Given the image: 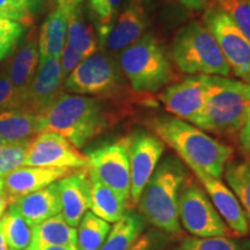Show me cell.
Masks as SVG:
<instances>
[{
	"instance_id": "cell-1",
	"label": "cell",
	"mask_w": 250,
	"mask_h": 250,
	"mask_svg": "<svg viewBox=\"0 0 250 250\" xmlns=\"http://www.w3.org/2000/svg\"><path fill=\"white\" fill-rule=\"evenodd\" d=\"M153 129L192 171L221 179L225 167L232 158V147L212 138L195 125L174 116L155 118Z\"/></svg>"
},
{
	"instance_id": "cell-2",
	"label": "cell",
	"mask_w": 250,
	"mask_h": 250,
	"mask_svg": "<svg viewBox=\"0 0 250 250\" xmlns=\"http://www.w3.org/2000/svg\"><path fill=\"white\" fill-rule=\"evenodd\" d=\"M41 116L44 131L62 134L77 148L105 132L111 121L99 99L66 93H62Z\"/></svg>"
},
{
	"instance_id": "cell-3",
	"label": "cell",
	"mask_w": 250,
	"mask_h": 250,
	"mask_svg": "<svg viewBox=\"0 0 250 250\" xmlns=\"http://www.w3.org/2000/svg\"><path fill=\"white\" fill-rule=\"evenodd\" d=\"M188 174L180 159L168 155L160 160L137 202L146 223L164 233L181 232L179 198Z\"/></svg>"
},
{
	"instance_id": "cell-4",
	"label": "cell",
	"mask_w": 250,
	"mask_h": 250,
	"mask_svg": "<svg viewBox=\"0 0 250 250\" xmlns=\"http://www.w3.org/2000/svg\"><path fill=\"white\" fill-rule=\"evenodd\" d=\"M203 131L233 137L240 133L250 111V83L220 76H205Z\"/></svg>"
},
{
	"instance_id": "cell-5",
	"label": "cell",
	"mask_w": 250,
	"mask_h": 250,
	"mask_svg": "<svg viewBox=\"0 0 250 250\" xmlns=\"http://www.w3.org/2000/svg\"><path fill=\"white\" fill-rule=\"evenodd\" d=\"M118 67L140 93L158 92L174 77L169 56L151 33L120 52Z\"/></svg>"
},
{
	"instance_id": "cell-6",
	"label": "cell",
	"mask_w": 250,
	"mask_h": 250,
	"mask_svg": "<svg viewBox=\"0 0 250 250\" xmlns=\"http://www.w3.org/2000/svg\"><path fill=\"white\" fill-rule=\"evenodd\" d=\"M173 59L184 73L220 77L230 73L217 40L198 21H191L177 31L173 42Z\"/></svg>"
},
{
	"instance_id": "cell-7",
	"label": "cell",
	"mask_w": 250,
	"mask_h": 250,
	"mask_svg": "<svg viewBox=\"0 0 250 250\" xmlns=\"http://www.w3.org/2000/svg\"><path fill=\"white\" fill-rule=\"evenodd\" d=\"M180 224L196 237L228 236L229 228L206 195L196 176L187 175L179 198Z\"/></svg>"
},
{
	"instance_id": "cell-8",
	"label": "cell",
	"mask_w": 250,
	"mask_h": 250,
	"mask_svg": "<svg viewBox=\"0 0 250 250\" xmlns=\"http://www.w3.org/2000/svg\"><path fill=\"white\" fill-rule=\"evenodd\" d=\"M129 137L103 144L87 153L89 174L110 188L124 203L130 201Z\"/></svg>"
},
{
	"instance_id": "cell-9",
	"label": "cell",
	"mask_w": 250,
	"mask_h": 250,
	"mask_svg": "<svg viewBox=\"0 0 250 250\" xmlns=\"http://www.w3.org/2000/svg\"><path fill=\"white\" fill-rule=\"evenodd\" d=\"M203 22L217 40L230 71L250 83V40L226 13L211 6L206 7Z\"/></svg>"
},
{
	"instance_id": "cell-10",
	"label": "cell",
	"mask_w": 250,
	"mask_h": 250,
	"mask_svg": "<svg viewBox=\"0 0 250 250\" xmlns=\"http://www.w3.org/2000/svg\"><path fill=\"white\" fill-rule=\"evenodd\" d=\"M121 83L118 65L110 56L94 54L83 59L64 81V89L77 95L107 96Z\"/></svg>"
},
{
	"instance_id": "cell-11",
	"label": "cell",
	"mask_w": 250,
	"mask_h": 250,
	"mask_svg": "<svg viewBox=\"0 0 250 250\" xmlns=\"http://www.w3.org/2000/svg\"><path fill=\"white\" fill-rule=\"evenodd\" d=\"M23 166L81 169L87 168L88 159L64 136L43 131L29 140Z\"/></svg>"
},
{
	"instance_id": "cell-12",
	"label": "cell",
	"mask_w": 250,
	"mask_h": 250,
	"mask_svg": "<svg viewBox=\"0 0 250 250\" xmlns=\"http://www.w3.org/2000/svg\"><path fill=\"white\" fill-rule=\"evenodd\" d=\"M130 201L137 204L165 152V143L147 131H136L129 137Z\"/></svg>"
},
{
	"instance_id": "cell-13",
	"label": "cell",
	"mask_w": 250,
	"mask_h": 250,
	"mask_svg": "<svg viewBox=\"0 0 250 250\" xmlns=\"http://www.w3.org/2000/svg\"><path fill=\"white\" fill-rule=\"evenodd\" d=\"M64 78L59 58H40L35 77L19 103V110L42 115L62 94Z\"/></svg>"
},
{
	"instance_id": "cell-14",
	"label": "cell",
	"mask_w": 250,
	"mask_h": 250,
	"mask_svg": "<svg viewBox=\"0 0 250 250\" xmlns=\"http://www.w3.org/2000/svg\"><path fill=\"white\" fill-rule=\"evenodd\" d=\"M159 99L174 117L201 127L205 103L204 74H195L166 87Z\"/></svg>"
},
{
	"instance_id": "cell-15",
	"label": "cell",
	"mask_w": 250,
	"mask_h": 250,
	"mask_svg": "<svg viewBox=\"0 0 250 250\" xmlns=\"http://www.w3.org/2000/svg\"><path fill=\"white\" fill-rule=\"evenodd\" d=\"M193 175L206 190L208 198L228 228L236 235H247L249 232L248 221L242 206L232 189L226 186L221 179H215L201 171H193Z\"/></svg>"
},
{
	"instance_id": "cell-16",
	"label": "cell",
	"mask_w": 250,
	"mask_h": 250,
	"mask_svg": "<svg viewBox=\"0 0 250 250\" xmlns=\"http://www.w3.org/2000/svg\"><path fill=\"white\" fill-rule=\"evenodd\" d=\"M62 215L72 227H78L90 208V180L87 168L76 169L58 181Z\"/></svg>"
},
{
	"instance_id": "cell-17",
	"label": "cell",
	"mask_w": 250,
	"mask_h": 250,
	"mask_svg": "<svg viewBox=\"0 0 250 250\" xmlns=\"http://www.w3.org/2000/svg\"><path fill=\"white\" fill-rule=\"evenodd\" d=\"M73 170L76 169L22 166L4 177V191L12 205L21 197L57 182Z\"/></svg>"
},
{
	"instance_id": "cell-18",
	"label": "cell",
	"mask_w": 250,
	"mask_h": 250,
	"mask_svg": "<svg viewBox=\"0 0 250 250\" xmlns=\"http://www.w3.org/2000/svg\"><path fill=\"white\" fill-rule=\"evenodd\" d=\"M147 26V12L137 6L126 5L118 14L102 48L111 54L123 51L145 35Z\"/></svg>"
},
{
	"instance_id": "cell-19",
	"label": "cell",
	"mask_w": 250,
	"mask_h": 250,
	"mask_svg": "<svg viewBox=\"0 0 250 250\" xmlns=\"http://www.w3.org/2000/svg\"><path fill=\"white\" fill-rule=\"evenodd\" d=\"M57 182L21 197L12 204L31 227L36 226L54 215L62 213L61 197H59Z\"/></svg>"
},
{
	"instance_id": "cell-20",
	"label": "cell",
	"mask_w": 250,
	"mask_h": 250,
	"mask_svg": "<svg viewBox=\"0 0 250 250\" xmlns=\"http://www.w3.org/2000/svg\"><path fill=\"white\" fill-rule=\"evenodd\" d=\"M39 65V45L34 39L28 40L9 59L7 77L11 80L15 94H17L18 108L21 98L35 77Z\"/></svg>"
},
{
	"instance_id": "cell-21",
	"label": "cell",
	"mask_w": 250,
	"mask_h": 250,
	"mask_svg": "<svg viewBox=\"0 0 250 250\" xmlns=\"http://www.w3.org/2000/svg\"><path fill=\"white\" fill-rule=\"evenodd\" d=\"M33 236L28 250H40L46 247L77 246V229L65 221L62 213L33 226Z\"/></svg>"
},
{
	"instance_id": "cell-22",
	"label": "cell",
	"mask_w": 250,
	"mask_h": 250,
	"mask_svg": "<svg viewBox=\"0 0 250 250\" xmlns=\"http://www.w3.org/2000/svg\"><path fill=\"white\" fill-rule=\"evenodd\" d=\"M43 131L44 127L41 115L19 109L0 112V139L6 143L31 139Z\"/></svg>"
},
{
	"instance_id": "cell-23",
	"label": "cell",
	"mask_w": 250,
	"mask_h": 250,
	"mask_svg": "<svg viewBox=\"0 0 250 250\" xmlns=\"http://www.w3.org/2000/svg\"><path fill=\"white\" fill-rule=\"evenodd\" d=\"M68 14L55 8L41 28L39 39L40 58H59L66 43Z\"/></svg>"
},
{
	"instance_id": "cell-24",
	"label": "cell",
	"mask_w": 250,
	"mask_h": 250,
	"mask_svg": "<svg viewBox=\"0 0 250 250\" xmlns=\"http://www.w3.org/2000/svg\"><path fill=\"white\" fill-rule=\"evenodd\" d=\"M146 224L138 212L125 211L123 217L111 227L99 250H129L146 229Z\"/></svg>"
},
{
	"instance_id": "cell-25",
	"label": "cell",
	"mask_w": 250,
	"mask_h": 250,
	"mask_svg": "<svg viewBox=\"0 0 250 250\" xmlns=\"http://www.w3.org/2000/svg\"><path fill=\"white\" fill-rule=\"evenodd\" d=\"M89 174V171H88ZM90 180V208L89 210L107 223L115 224L125 213L126 203L121 199L114 190L103 184L89 174Z\"/></svg>"
},
{
	"instance_id": "cell-26",
	"label": "cell",
	"mask_w": 250,
	"mask_h": 250,
	"mask_svg": "<svg viewBox=\"0 0 250 250\" xmlns=\"http://www.w3.org/2000/svg\"><path fill=\"white\" fill-rule=\"evenodd\" d=\"M67 43L85 59L96 54L99 49L95 29L81 6L68 14Z\"/></svg>"
},
{
	"instance_id": "cell-27",
	"label": "cell",
	"mask_w": 250,
	"mask_h": 250,
	"mask_svg": "<svg viewBox=\"0 0 250 250\" xmlns=\"http://www.w3.org/2000/svg\"><path fill=\"white\" fill-rule=\"evenodd\" d=\"M0 227L4 234L8 250L29 249L33 228L12 205L0 219Z\"/></svg>"
},
{
	"instance_id": "cell-28",
	"label": "cell",
	"mask_w": 250,
	"mask_h": 250,
	"mask_svg": "<svg viewBox=\"0 0 250 250\" xmlns=\"http://www.w3.org/2000/svg\"><path fill=\"white\" fill-rule=\"evenodd\" d=\"M121 6L122 0H87V15L101 46L121 13Z\"/></svg>"
},
{
	"instance_id": "cell-29",
	"label": "cell",
	"mask_w": 250,
	"mask_h": 250,
	"mask_svg": "<svg viewBox=\"0 0 250 250\" xmlns=\"http://www.w3.org/2000/svg\"><path fill=\"white\" fill-rule=\"evenodd\" d=\"M225 180L239 199L250 229V161H230L224 170Z\"/></svg>"
},
{
	"instance_id": "cell-30",
	"label": "cell",
	"mask_w": 250,
	"mask_h": 250,
	"mask_svg": "<svg viewBox=\"0 0 250 250\" xmlns=\"http://www.w3.org/2000/svg\"><path fill=\"white\" fill-rule=\"evenodd\" d=\"M111 226L92 211H87L78 225L77 246L79 250H99L107 239Z\"/></svg>"
},
{
	"instance_id": "cell-31",
	"label": "cell",
	"mask_w": 250,
	"mask_h": 250,
	"mask_svg": "<svg viewBox=\"0 0 250 250\" xmlns=\"http://www.w3.org/2000/svg\"><path fill=\"white\" fill-rule=\"evenodd\" d=\"M208 6L226 13L250 40V4L248 0H211Z\"/></svg>"
},
{
	"instance_id": "cell-32",
	"label": "cell",
	"mask_w": 250,
	"mask_h": 250,
	"mask_svg": "<svg viewBox=\"0 0 250 250\" xmlns=\"http://www.w3.org/2000/svg\"><path fill=\"white\" fill-rule=\"evenodd\" d=\"M43 0H0V17L28 26Z\"/></svg>"
},
{
	"instance_id": "cell-33",
	"label": "cell",
	"mask_w": 250,
	"mask_h": 250,
	"mask_svg": "<svg viewBox=\"0 0 250 250\" xmlns=\"http://www.w3.org/2000/svg\"><path fill=\"white\" fill-rule=\"evenodd\" d=\"M30 139L6 143L0 146V176L4 179L12 171L22 167Z\"/></svg>"
},
{
	"instance_id": "cell-34",
	"label": "cell",
	"mask_w": 250,
	"mask_h": 250,
	"mask_svg": "<svg viewBox=\"0 0 250 250\" xmlns=\"http://www.w3.org/2000/svg\"><path fill=\"white\" fill-rule=\"evenodd\" d=\"M23 30L24 24L0 17V61L14 51Z\"/></svg>"
},
{
	"instance_id": "cell-35",
	"label": "cell",
	"mask_w": 250,
	"mask_h": 250,
	"mask_svg": "<svg viewBox=\"0 0 250 250\" xmlns=\"http://www.w3.org/2000/svg\"><path fill=\"white\" fill-rule=\"evenodd\" d=\"M181 247L184 250H242L241 247L227 236L214 237H186Z\"/></svg>"
},
{
	"instance_id": "cell-36",
	"label": "cell",
	"mask_w": 250,
	"mask_h": 250,
	"mask_svg": "<svg viewBox=\"0 0 250 250\" xmlns=\"http://www.w3.org/2000/svg\"><path fill=\"white\" fill-rule=\"evenodd\" d=\"M168 241L169 237L165 233L148 230L143 233L129 250H165Z\"/></svg>"
},
{
	"instance_id": "cell-37",
	"label": "cell",
	"mask_w": 250,
	"mask_h": 250,
	"mask_svg": "<svg viewBox=\"0 0 250 250\" xmlns=\"http://www.w3.org/2000/svg\"><path fill=\"white\" fill-rule=\"evenodd\" d=\"M18 109L15 90L7 74H0V112Z\"/></svg>"
},
{
	"instance_id": "cell-38",
	"label": "cell",
	"mask_w": 250,
	"mask_h": 250,
	"mask_svg": "<svg viewBox=\"0 0 250 250\" xmlns=\"http://www.w3.org/2000/svg\"><path fill=\"white\" fill-rule=\"evenodd\" d=\"M83 56L79 52L76 51L72 46L66 42L62 49L61 57H59V62H61V70L62 76L64 80L70 76V74L78 67V65L83 61Z\"/></svg>"
},
{
	"instance_id": "cell-39",
	"label": "cell",
	"mask_w": 250,
	"mask_h": 250,
	"mask_svg": "<svg viewBox=\"0 0 250 250\" xmlns=\"http://www.w3.org/2000/svg\"><path fill=\"white\" fill-rule=\"evenodd\" d=\"M239 143L243 154L247 156V160L250 161V111L245 125L239 133Z\"/></svg>"
},
{
	"instance_id": "cell-40",
	"label": "cell",
	"mask_w": 250,
	"mask_h": 250,
	"mask_svg": "<svg viewBox=\"0 0 250 250\" xmlns=\"http://www.w3.org/2000/svg\"><path fill=\"white\" fill-rule=\"evenodd\" d=\"M56 2H57V7L64 11L66 14H70L72 11L81 6L83 0H56Z\"/></svg>"
},
{
	"instance_id": "cell-41",
	"label": "cell",
	"mask_w": 250,
	"mask_h": 250,
	"mask_svg": "<svg viewBox=\"0 0 250 250\" xmlns=\"http://www.w3.org/2000/svg\"><path fill=\"white\" fill-rule=\"evenodd\" d=\"M179 1L187 8L193 11H202L208 6V0H179Z\"/></svg>"
},
{
	"instance_id": "cell-42",
	"label": "cell",
	"mask_w": 250,
	"mask_h": 250,
	"mask_svg": "<svg viewBox=\"0 0 250 250\" xmlns=\"http://www.w3.org/2000/svg\"><path fill=\"white\" fill-rule=\"evenodd\" d=\"M154 2L155 0H126V5L137 6V7L145 9L146 12H147L148 9H151V7H153Z\"/></svg>"
},
{
	"instance_id": "cell-43",
	"label": "cell",
	"mask_w": 250,
	"mask_h": 250,
	"mask_svg": "<svg viewBox=\"0 0 250 250\" xmlns=\"http://www.w3.org/2000/svg\"><path fill=\"white\" fill-rule=\"evenodd\" d=\"M9 205L11 204H9V199L7 195H6L4 190H1V191H0V219H1L2 215L5 214V212L7 211Z\"/></svg>"
},
{
	"instance_id": "cell-44",
	"label": "cell",
	"mask_w": 250,
	"mask_h": 250,
	"mask_svg": "<svg viewBox=\"0 0 250 250\" xmlns=\"http://www.w3.org/2000/svg\"><path fill=\"white\" fill-rule=\"evenodd\" d=\"M40 250H79L78 246H66V247H46Z\"/></svg>"
},
{
	"instance_id": "cell-45",
	"label": "cell",
	"mask_w": 250,
	"mask_h": 250,
	"mask_svg": "<svg viewBox=\"0 0 250 250\" xmlns=\"http://www.w3.org/2000/svg\"><path fill=\"white\" fill-rule=\"evenodd\" d=\"M0 250H8L7 245H6L4 234H2L1 227H0Z\"/></svg>"
},
{
	"instance_id": "cell-46",
	"label": "cell",
	"mask_w": 250,
	"mask_h": 250,
	"mask_svg": "<svg viewBox=\"0 0 250 250\" xmlns=\"http://www.w3.org/2000/svg\"><path fill=\"white\" fill-rule=\"evenodd\" d=\"M1 190H4V179L0 176V191H1Z\"/></svg>"
},
{
	"instance_id": "cell-47",
	"label": "cell",
	"mask_w": 250,
	"mask_h": 250,
	"mask_svg": "<svg viewBox=\"0 0 250 250\" xmlns=\"http://www.w3.org/2000/svg\"><path fill=\"white\" fill-rule=\"evenodd\" d=\"M165 250H184V249H183L182 247H181V246H177V247H174V248H170V249H167V248H166Z\"/></svg>"
},
{
	"instance_id": "cell-48",
	"label": "cell",
	"mask_w": 250,
	"mask_h": 250,
	"mask_svg": "<svg viewBox=\"0 0 250 250\" xmlns=\"http://www.w3.org/2000/svg\"><path fill=\"white\" fill-rule=\"evenodd\" d=\"M6 144V142L5 140H2V139H0V146H2V145H5Z\"/></svg>"
},
{
	"instance_id": "cell-49",
	"label": "cell",
	"mask_w": 250,
	"mask_h": 250,
	"mask_svg": "<svg viewBox=\"0 0 250 250\" xmlns=\"http://www.w3.org/2000/svg\"><path fill=\"white\" fill-rule=\"evenodd\" d=\"M249 4H250V0H249Z\"/></svg>"
},
{
	"instance_id": "cell-50",
	"label": "cell",
	"mask_w": 250,
	"mask_h": 250,
	"mask_svg": "<svg viewBox=\"0 0 250 250\" xmlns=\"http://www.w3.org/2000/svg\"><path fill=\"white\" fill-rule=\"evenodd\" d=\"M27 250H28V249H27Z\"/></svg>"
}]
</instances>
